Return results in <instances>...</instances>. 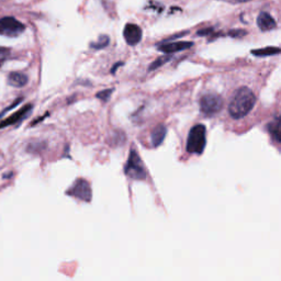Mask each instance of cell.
<instances>
[{"label":"cell","instance_id":"9c48e42d","mask_svg":"<svg viewBox=\"0 0 281 281\" xmlns=\"http://www.w3.org/2000/svg\"><path fill=\"white\" fill-rule=\"evenodd\" d=\"M192 46V42H169L164 43V44H158V50L165 54H171L179 51L188 50Z\"/></svg>","mask_w":281,"mask_h":281},{"label":"cell","instance_id":"9a60e30c","mask_svg":"<svg viewBox=\"0 0 281 281\" xmlns=\"http://www.w3.org/2000/svg\"><path fill=\"white\" fill-rule=\"evenodd\" d=\"M110 43V39H109L108 35H100L99 39L96 42H92L90 43V47L94 50H101L107 47Z\"/></svg>","mask_w":281,"mask_h":281},{"label":"cell","instance_id":"2e32d148","mask_svg":"<svg viewBox=\"0 0 281 281\" xmlns=\"http://www.w3.org/2000/svg\"><path fill=\"white\" fill-rule=\"evenodd\" d=\"M170 59H171V56H170L169 54L165 55V56H160V57H158V59H157L155 62H153V63H152V64L150 65L149 70L151 71V70H154V69H156V68H158L159 66L164 65V64L167 63V62H169V61H170Z\"/></svg>","mask_w":281,"mask_h":281},{"label":"cell","instance_id":"5bb4252c","mask_svg":"<svg viewBox=\"0 0 281 281\" xmlns=\"http://www.w3.org/2000/svg\"><path fill=\"white\" fill-rule=\"evenodd\" d=\"M281 53V49L279 47H274V46H267L264 47V49H258V50H253L251 51V54L255 56H271Z\"/></svg>","mask_w":281,"mask_h":281},{"label":"cell","instance_id":"e0dca14e","mask_svg":"<svg viewBox=\"0 0 281 281\" xmlns=\"http://www.w3.org/2000/svg\"><path fill=\"white\" fill-rule=\"evenodd\" d=\"M113 93V89H106V90H102V92H100L96 94V97L100 100H102V101H108L109 99H110L111 94Z\"/></svg>","mask_w":281,"mask_h":281},{"label":"cell","instance_id":"5b68a950","mask_svg":"<svg viewBox=\"0 0 281 281\" xmlns=\"http://www.w3.org/2000/svg\"><path fill=\"white\" fill-rule=\"evenodd\" d=\"M26 26L13 17H3L0 19V35L18 36L25 32Z\"/></svg>","mask_w":281,"mask_h":281},{"label":"cell","instance_id":"7a4b0ae2","mask_svg":"<svg viewBox=\"0 0 281 281\" xmlns=\"http://www.w3.org/2000/svg\"><path fill=\"white\" fill-rule=\"evenodd\" d=\"M206 126L203 125H194L189 132L187 140V151L191 154H201L206 147Z\"/></svg>","mask_w":281,"mask_h":281},{"label":"cell","instance_id":"8992f818","mask_svg":"<svg viewBox=\"0 0 281 281\" xmlns=\"http://www.w3.org/2000/svg\"><path fill=\"white\" fill-rule=\"evenodd\" d=\"M66 193L86 202H89L93 197L92 188H90L89 183L82 178L76 180L74 185L66 191Z\"/></svg>","mask_w":281,"mask_h":281},{"label":"cell","instance_id":"277c9868","mask_svg":"<svg viewBox=\"0 0 281 281\" xmlns=\"http://www.w3.org/2000/svg\"><path fill=\"white\" fill-rule=\"evenodd\" d=\"M223 107V100L217 94H207L200 99V110L208 117L220 112Z\"/></svg>","mask_w":281,"mask_h":281},{"label":"cell","instance_id":"52a82bcc","mask_svg":"<svg viewBox=\"0 0 281 281\" xmlns=\"http://www.w3.org/2000/svg\"><path fill=\"white\" fill-rule=\"evenodd\" d=\"M142 29L137 25H134V23H127L125 27V30H123L125 40L127 44L131 46L139 44L142 40Z\"/></svg>","mask_w":281,"mask_h":281},{"label":"cell","instance_id":"8fae6325","mask_svg":"<svg viewBox=\"0 0 281 281\" xmlns=\"http://www.w3.org/2000/svg\"><path fill=\"white\" fill-rule=\"evenodd\" d=\"M28 83V76L19 73V71H12L8 76V84L12 87H23Z\"/></svg>","mask_w":281,"mask_h":281},{"label":"cell","instance_id":"7c38bea8","mask_svg":"<svg viewBox=\"0 0 281 281\" xmlns=\"http://www.w3.org/2000/svg\"><path fill=\"white\" fill-rule=\"evenodd\" d=\"M267 128L270 133V135L273 136V139L281 143V117L276 118L275 120L271 121L268 125Z\"/></svg>","mask_w":281,"mask_h":281},{"label":"cell","instance_id":"ba28073f","mask_svg":"<svg viewBox=\"0 0 281 281\" xmlns=\"http://www.w3.org/2000/svg\"><path fill=\"white\" fill-rule=\"evenodd\" d=\"M32 109H33V106H32L31 103L27 104V106L21 108L20 110L17 111L16 113H13L12 116H10L7 119H4V120H2V121H0V128H3V127H6V126L16 125V123L21 122L23 119H26L29 116V114L31 113Z\"/></svg>","mask_w":281,"mask_h":281},{"label":"cell","instance_id":"d6986e66","mask_svg":"<svg viewBox=\"0 0 281 281\" xmlns=\"http://www.w3.org/2000/svg\"><path fill=\"white\" fill-rule=\"evenodd\" d=\"M212 32H213V28H206V29H202V30L198 31L197 34L199 36H204V35H209Z\"/></svg>","mask_w":281,"mask_h":281},{"label":"cell","instance_id":"ffe728a7","mask_svg":"<svg viewBox=\"0 0 281 281\" xmlns=\"http://www.w3.org/2000/svg\"><path fill=\"white\" fill-rule=\"evenodd\" d=\"M22 100H23L22 98H19V99H17V100H16V101H14V102H13V103L11 104V106H10V107H8L7 109H4V111H3V112H1V113H0V118H1V117L3 116V114H4V113H6V112H8L9 110H11V109H12V108H14V107H16V106H17V104H19V103H20V102L22 101Z\"/></svg>","mask_w":281,"mask_h":281},{"label":"cell","instance_id":"30bf717a","mask_svg":"<svg viewBox=\"0 0 281 281\" xmlns=\"http://www.w3.org/2000/svg\"><path fill=\"white\" fill-rule=\"evenodd\" d=\"M257 26L261 31H270L277 27V23L268 12H260L257 18Z\"/></svg>","mask_w":281,"mask_h":281},{"label":"cell","instance_id":"6da1fadb","mask_svg":"<svg viewBox=\"0 0 281 281\" xmlns=\"http://www.w3.org/2000/svg\"><path fill=\"white\" fill-rule=\"evenodd\" d=\"M256 103V97L250 88L241 87L236 90L228 104V113L233 119H242L249 114Z\"/></svg>","mask_w":281,"mask_h":281},{"label":"cell","instance_id":"4fadbf2b","mask_svg":"<svg viewBox=\"0 0 281 281\" xmlns=\"http://www.w3.org/2000/svg\"><path fill=\"white\" fill-rule=\"evenodd\" d=\"M165 135H166V127L164 125H157L153 133H152V143H153V145L155 147L159 146L160 143L164 141L165 139Z\"/></svg>","mask_w":281,"mask_h":281},{"label":"cell","instance_id":"3957f363","mask_svg":"<svg viewBox=\"0 0 281 281\" xmlns=\"http://www.w3.org/2000/svg\"><path fill=\"white\" fill-rule=\"evenodd\" d=\"M125 171L128 177L133 179H144L146 177L144 165H143L136 151L131 150L130 156H128V159L125 167Z\"/></svg>","mask_w":281,"mask_h":281},{"label":"cell","instance_id":"7402d4cb","mask_svg":"<svg viewBox=\"0 0 281 281\" xmlns=\"http://www.w3.org/2000/svg\"><path fill=\"white\" fill-rule=\"evenodd\" d=\"M122 65H123V63H117V64H116V65H114V66H113V67H112V69H111V73H112V74H114V73H116V70H117V68H118V67H120V66H122Z\"/></svg>","mask_w":281,"mask_h":281},{"label":"cell","instance_id":"44dd1931","mask_svg":"<svg viewBox=\"0 0 281 281\" xmlns=\"http://www.w3.org/2000/svg\"><path fill=\"white\" fill-rule=\"evenodd\" d=\"M230 34L231 36H243V34H246V32L243 30H234V31H231Z\"/></svg>","mask_w":281,"mask_h":281},{"label":"cell","instance_id":"ac0fdd59","mask_svg":"<svg viewBox=\"0 0 281 281\" xmlns=\"http://www.w3.org/2000/svg\"><path fill=\"white\" fill-rule=\"evenodd\" d=\"M10 50L9 49H4V47H0V66H1L4 62H6L9 56H10Z\"/></svg>","mask_w":281,"mask_h":281}]
</instances>
